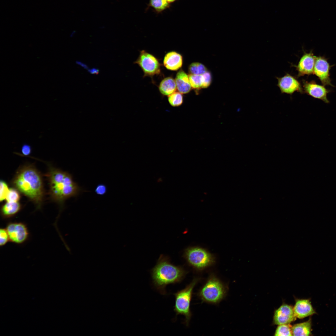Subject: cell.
<instances>
[{
	"mask_svg": "<svg viewBox=\"0 0 336 336\" xmlns=\"http://www.w3.org/2000/svg\"><path fill=\"white\" fill-rule=\"evenodd\" d=\"M311 319L294 325L292 327L293 336H310L311 335Z\"/></svg>",
	"mask_w": 336,
	"mask_h": 336,
	"instance_id": "obj_18",
	"label": "cell"
},
{
	"mask_svg": "<svg viewBox=\"0 0 336 336\" xmlns=\"http://www.w3.org/2000/svg\"><path fill=\"white\" fill-rule=\"evenodd\" d=\"M189 74L202 75L207 71V68L203 64L198 63H193L189 67Z\"/></svg>",
	"mask_w": 336,
	"mask_h": 336,
	"instance_id": "obj_20",
	"label": "cell"
},
{
	"mask_svg": "<svg viewBox=\"0 0 336 336\" xmlns=\"http://www.w3.org/2000/svg\"><path fill=\"white\" fill-rule=\"evenodd\" d=\"M227 292L224 284L216 277L211 276L199 290L198 296L204 302L217 304L224 298Z\"/></svg>",
	"mask_w": 336,
	"mask_h": 336,
	"instance_id": "obj_4",
	"label": "cell"
},
{
	"mask_svg": "<svg viewBox=\"0 0 336 336\" xmlns=\"http://www.w3.org/2000/svg\"><path fill=\"white\" fill-rule=\"evenodd\" d=\"M332 66L330 65L327 59L322 56H316L314 73L324 86H334L332 84L329 71Z\"/></svg>",
	"mask_w": 336,
	"mask_h": 336,
	"instance_id": "obj_9",
	"label": "cell"
},
{
	"mask_svg": "<svg viewBox=\"0 0 336 336\" xmlns=\"http://www.w3.org/2000/svg\"><path fill=\"white\" fill-rule=\"evenodd\" d=\"M149 5L157 12H160L170 7L169 3L166 0H150Z\"/></svg>",
	"mask_w": 336,
	"mask_h": 336,
	"instance_id": "obj_21",
	"label": "cell"
},
{
	"mask_svg": "<svg viewBox=\"0 0 336 336\" xmlns=\"http://www.w3.org/2000/svg\"><path fill=\"white\" fill-rule=\"evenodd\" d=\"M10 241L7 231L5 228H1L0 229V245L1 247L6 245Z\"/></svg>",
	"mask_w": 336,
	"mask_h": 336,
	"instance_id": "obj_27",
	"label": "cell"
},
{
	"mask_svg": "<svg viewBox=\"0 0 336 336\" xmlns=\"http://www.w3.org/2000/svg\"><path fill=\"white\" fill-rule=\"evenodd\" d=\"M50 193L55 201L63 204L67 199L78 196L82 189L68 173L51 168L48 175Z\"/></svg>",
	"mask_w": 336,
	"mask_h": 336,
	"instance_id": "obj_2",
	"label": "cell"
},
{
	"mask_svg": "<svg viewBox=\"0 0 336 336\" xmlns=\"http://www.w3.org/2000/svg\"><path fill=\"white\" fill-rule=\"evenodd\" d=\"M184 255L189 264L194 268L202 270L212 264L214 259L212 255L206 250L199 247L187 249Z\"/></svg>",
	"mask_w": 336,
	"mask_h": 336,
	"instance_id": "obj_6",
	"label": "cell"
},
{
	"mask_svg": "<svg viewBox=\"0 0 336 336\" xmlns=\"http://www.w3.org/2000/svg\"><path fill=\"white\" fill-rule=\"evenodd\" d=\"M31 147L28 144H24L21 147V152L22 154L25 156H28L30 155L31 153Z\"/></svg>",
	"mask_w": 336,
	"mask_h": 336,
	"instance_id": "obj_30",
	"label": "cell"
},
{
	"mask_svg": "<svg viewBox=\"0 0 336 336\" xmlns=\"http://www.w3.org/2000/svg\"><path fill=\"white\" fill-rule=\"evenodd\" d=\"M175 81L178 92L184 94L189 93L191 90V86L189 76L182 69H180L177 73Z\"/></svg>",
	"mask_w": 336,
	"mask_h": 336,
	"instance_id": "obj_16",
	"label": "cell"
},
{
	"mask_svg": "<svg viewBox=\"0 0 336 336\" xmlns=\"http://www.w3.org/2000/svg\"><path fill=\"white\" fill-rule=\"evenodd\" d=\"M293 307L283 304L275 310L273 317V323L276 325L289 324L296 319Z\"/></svg>",
	"mask_w": 336,
	"mask_h": 336,
	"instance_id": "obj_11",
	"label": "cell"
},
{
	"mask_svg": "<svg viewBox=\"0 0 336 336\" xmlns=\"http://www.w3.org/2000/svg\"><path fill=\"white\" fill-rule=\"evenodd\" d=\"M293 308L296 316L300 319L316 313L309 299H296Z\"/></svg>",
	"mask_w": 336,
	"mask_h": 336,
	"instance_id": "obj_14",
	"label": "cell"
},
{
	"mask_svg": "<svg viewBox=\"0 0 336 336\" xmlns=\"http://www.w3.org/2000/svg\"><path fill=\"white\" fill-rule=\"evenodd\" d=\"M151 274L155 287L161 293L165 294L166 286L181 282L186 272L182 267L174 265L167 259L161 258L152 269Z\"/></svg>",
	"mask_w": 336,
	"mask_h": 336,
	"instance_id": "obj_3",
	"label": "cell"
},
{
	"mask_svg": "<svg viewBox=\"0 0 336 336\" xmlns=\"http://www.w3.org/2000/svg\"><path fill=\"white\" fill-rule=\"evenodd\" d=\"M176 0H166V1L169 3H170L173 2Z\"/></svg>",
	"mask_w": 336,
	"mask_h": 336,
	"instance_id": "obj_33",
	"label": "cell"
},
{
	"mask_svg": "<svg viewBox=\"0 0 336 336\" xmlns=\"http://www.w3.org/2000/svg\"><path fill=\"white\" fill-rule=\"evenodd\" d=\"M278 86L282 93L292 94L296 91L303 92L299 82L289 74L278 78Z\"/></svg>",
	"mask_w": 336,
	"mask_h": 336,
	"instance_id": "obj_12",
	"label": "cell"
},
{
	"mask_svg": "<svg viewBox=\"0 0 336 336\" xmlns=\"http://www.w3.org/2000/svg\"><path fill=\"white\" fill-rule=\"evenodd\" d=\"M9 189L7 184L3 180L0 183V201L1 202L6 199Z\"/></svg>",
	"mask_w": 336,
	"mask_h": 336,
	"instance_id": "obj_26",
	"label": "cell"
},
{
	"mask_svg": "<svg viewBox=\"0 0 336 336\" xmlns=\"http://www.w3.org/2000/svg\"><path fill=\"white\" fill-rule=\"evenodd\" d=\"M198 281V278L194 279L185 288L174 294L175 301L174 310L176 316L179 315L184 316L187 326L191 316L190 304L193 289Z\"/></svg>",
	"mask_w": 336,
	"mask_h": 336,
	"instance_id": "obj_5",
	"label": "cell"
},
{
	"mask_svg": "<svg viewBox=\"0 0 336 336\" xmlns=\"http://www.w3.org/2000/svg\"><path fill=\"white\" fill-rule=\"evenodd\" d=\"M10 241L17 244H21L26 241L29 233L26 225L20 222H10L6 227Z\"/></svg>",
	"mask_w": 336,
	"mask_h": 336,
	"instance_id": "obj_8",
	"label": "cell"
},
{
	"mask_svg": "<svg viewBox=\"0 0 336 336\" xmlns=\"http://www.w3.org/2000/svg\"><path fill=\"white\" fill-rule=\"evenodd\" d=\"M107 191V188L106 186L103 184H99L95 189L96 193L100 195H103L105 194Z\"/></svg>",
	"mask_w": 336,
	"mask_h": 336,
	"instance_id": "obj_29",
	"label": "cell"
},
{
	"mask_svg": "<svg viewBox=\"0 0 336 336\" xmlns=\"http://www.w3.org/2000/svg\"><path fill=\"white\" fill-rule=\"evenodd\" d=\"M21 209V205L18 202H7L1 207V216L4 219L11 218L17 214Z\"/></svg>",
	"mask_w": 336,
	"mask_h": 336,
	"instance_id": "obj_17",
	"label": "cell"
},
{
	"mask_svg": "<svg viewBox=\"0 0 336 336\" xmlns=\"http://www.w3.org/2000/svg\"><path fill=\"white\" fill-rule=\"evenodd\" d=\"M316 57L311 52L302 56L296 66L298 76L313 74Z\"/></svg>",
	"mask_w": 336,
	"mask_h": 336,
	"instance_id": "obj_13",
	"label": "cell"
},
{
	"mask_svg": "<svg viewBox=\"0 0 336 336\" xmlns=\"http://www.w3.org/2000/svg\"><path fill=\"white\" fill-rule=\"evenodd\" d=\"M88 72L91 74L97 75L99 73V70L97 68H93L91 69H88Z\"/></svg>",
	"mask_w": 336,
	"mask_h": 336,
	"instance_id": "obj_31",
	"label": "cell"
},
{
	"mask_svg": "<svg viewBox=\"0 0 336 336\" xmlns=\"http://www.w3.org/2000/svg\"><path fill=\"white\" fill-rule=\"evenodd\" d=\"M76 63L77 64L81 66V67L83 68H84L88 69V68L86 64H85L84 63H82L80 61H77Z\"/></svg>",
	"mask_w": 336,
	"mask_h": 336,
	"instance_id": "obj_32",
	"label": "cell"
},
{
	"mask_svg": "<svg viewBox=\"0 0 336 336\" xmlns=\"http://www.w3.org/2000/svg\"><path fill=\"white\" fill-rule=\"evenodd\" d=\"M182 94L179 92H175L168 96V100L170 105L173 107L179 106L183 102Z\"/></svg>",
	"mask_w": 336,
	"mask_h": 336,
	"instance_id": "obj_23",
	"label": "cell"
},
{
	"mask_svg": "<svg viewBox=\"0 0 336 336\" xmlns=\"http://www.w3.org/2000/svg\"><path fill=\"white\" fill-rule=\"evenodd\" d=\"M13 184L20 191L29 198L38 208L41 207L43 196V187L39 172L30 166L23 167L17 172Z\"/></svg>",
	"mask_w": 336,
	"mask_h": 336,
	"instance_id": "obj_1",
	"label": "cell"
},
{
	"mask_svg": "<svg viewBox=\"0 0 336 336\" xmlns=\"http://www.w3.org/2000/svg\"><path fill=\"white\" fill-rule=\"evenodd\" d=\"M163 64L168 69L176 71L182 66L183 58L181 55L174 51L169 52L164 57Z\"/></svg>",
	"mask_w": 336,
	"mask_h": 336,
	"instance_id": "obj_15",
	"label": "cell"
},
{
	"mask_svg": "<svg viewBox=\"0 0 336 336\" xmlns=\"http://www.w3.org/2000/svg\"><path fill=\"white\" fill-rule=\"evenodd\" d=\"M159 89L162 95L169 96L175 92L177 89L175 80L170 77L165 78L160 82Z\"/></svg>",
	"mask_w": 336,
	"mask_h": 336,
	"instance_id": "obj_19",
	"label": "cell"
},
{
	"mask_svg": "<svg viewBox=\"0 0 336 336\" xmlns=\"http://www.w3.org/2000/svg\"><path fill=\"white\" fill-rule=\"evenodd\" d=\"M20 195L19 192L16 189L11 188L7 195L6 200L8 202H18L20 199Z\"/></svg>",
	"mask_w": 336,
	"mask_h": 336,
	"instance_id": "obj_25",
	"label": "cell"
},
{
	"mask_svg": "<svg viewBox=\"0 0 336 336\" xmlns=\"http://www.w3.org/2000/svg\"><path fill=\"white\" fill-rule=\"evenodd\" d=\"M202 75L203 79L202 88H207L209 86L212 82L211 74L210 72L207 71Z\"/></svg>",
	"mask_w": 336,
	"mask_h": 336,
	"instance_id": "obj_28",
	"label": "cell"
},
{
	"mask_svg": "<svg viewBox=\"0 0 336 336\" xmlns=\"http://www.w3.org/2000/svg\"><path fill=\"white\" fill-rule=\"evenodd\" d=\"M292 326L289 324L279 325L275 331V336H292Z\"/></svg>",
	"mask_w": 336,
	"mask_h": 336,
	"instance_id": "obj_22",
	"label": "cell"
},
{
	"mask_svg": "<svg viewBox=\"0 0 336 336\" xmlns=\"http://www.w3.org/2000/svg\"><path fill=\"white\" fill-rule=\"evenodd\" d=\"M188 76L189 82L192 87L196 89L202 88L203 82L202 75L189 74Z\"/></svg>",
	"mask_w": 336,
	"mask_h": 336,
	"instance_id": "obj_24",
	"label": "cell"
},
{
	"mask_svg": "<svg viewBox=\"0 0 336 336\" xmlns=\"http://www.w3.org/2000/svg\"><path fill=\"white\" fill-rule=\"evenodd\" d=\"M303 83L304 92L307 95L321 100L326 103H329L327 95L330 91L327 89L325 86L318 84L314 81H305Z\"/></svg>",
	"mask_w": 336,
	"mask_h": 336,
	"instance_id": "obj_10",
	"label": "cell"
},
{
	"mask_svg": "<svg viewBox=\"0 0 336 336\" xmlns=\"http://www.w3.org/2000/svg\"><path fill=\"white\" fill-rule=\"evenodd\" d=\"M141 68L144 76L153 77L159 74L161 72V64L153 55L145 50H142L137 60L134 62Z\"/></svg>",
	"mask_w": 336,
	"mask_h": 336,
	"instance_id": "obj_7",
	"label": "cell"
}]
</instances>
